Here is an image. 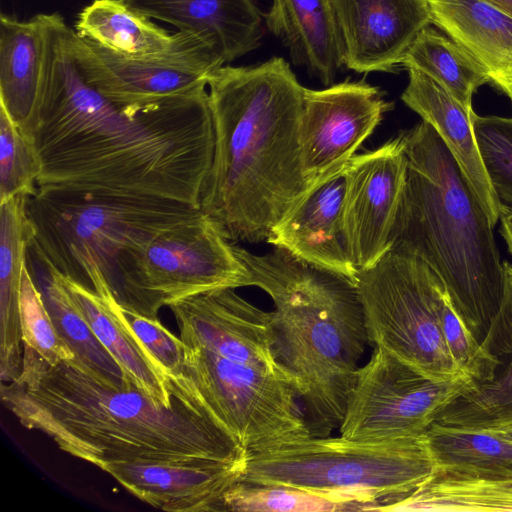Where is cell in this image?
I'll use <instances>...</instances> for the list:
<instances>
[{
	"instance_id": "3",
	"label": "cell",
	"mask_w": 512,
	"mask_h": 512,
	"mask_svg": "<svg viewBox=\"0 0 512 512\" xmlns=\"http://www.w3.org/2000/svg\"><path fill=\"white\" fill-rule=\"evenodd\" d=\"M207 87L215 141L200 210L233 242L267 241L312 184L299 142L305 87L281 57L223 65Z\"/></svg>"
},
{
	"instance_id": "15",
	"label": "cell",
	"mask_w": 512,
	"mask_h": 512,
	"mask_svg": "<svg viewBox=\"0 0 512 512\" xmlns=\"http://www.w3.org/2000/svg\"><path fill=\"white\" fill-rule=\"evenodd\" d=\"M169 307L188 347H202L228 360L293 379L277 355L272 313L254 306L234 289L194 295Z\"/></svg>"
},
{
	"instance_id": "14",
	"label": "cell",
	"mask_w": 512,
	"mask_h": 512,
	"mask_svg": "<svg viewBox=\"0 0 512 512\" xmlns=\"http://www.w3.org/2000/svg\"><path fill=\"white\" fill-rule=\"evenodd\" d=\"M406 175L402 133L347 162L344 226L358 271L373 266L389 251Z\"/></svg>"
},
{
	"instance_id": "10",
	"label": "cell",
	"mask_w": 512,
	"mask_h": 512,
	"mask_svg": "<svg viewBox=\"0 0 512 512\" xmlns=\"http://www.w3.org/2000/svg\"><path fill=\"white\" fill-rule=\"evenodd\" d=\"M217 423L248 453L312 436L295 381L188 347L183 369Z\"/></svg>"
},
{
	"instance_id": "19",
	"label": "cell",
	"mask_w": 512,
	"mask_h": 512,
	"mask_svg": "<svg viewBox=\"0 0 512 512\" xmlns=\"http://www.w3.org/2000/svg\"><path fill=\"white\" fill-rule=\"evenodd\" d=\"M503 270L501 304L479 344L469 373L472 386L450 401L435 423L486 429L512 417V264L504 261Z\"/></svg>"
},
{
	"instance_id": "27",
	"label": "cell",
	"mask_w": 512,
	"mask_h": 512,
	"mask_svg": "<svg viewBox=\"0 0 512 512\" xmlns=\"http://www.w3.org/2000/svg\"><path fill=\"white\" fill-rule=\"evenodd\" d=\"M374 511H512V473L434 470L415 490L379 502Z\"/></svg>"
},
{
	"instance_id": "12",
	"label": "cell",
	"mask_w": 512,
	"mask_h": 512,
	"mask_svg": "<svg viewBox=\"0 0 512 512\" xmlns=\"http://www.w3.org/2000/svg\"><path fill=\"white\" fill-rule=\"evenodd\" d=\"M179 32L163 53L128 57L68 31V45L85 81L120 107L141 106L206 88L210 76L225 65L202 38Z\"/></svg>"
},
{
	"instance_id": "30",
	"label": "cell",
	"mask_w": 512,
	"mask_h": 512,
	"mask_svg": "<svg viewBox=\"0 0 512 512\" xmlns=\"http://www.w3.org/2000/svg\"><path fill=\"white\" fill-rule=\"evenodd\" d=\"M42 265L46 269L40 289L43 300L60 337L74 353V360L115 385L131 381L76 307L60 274L52 266Z\"/></svg>"
},
{
	"instance_id": "7",
	"label": "cell",
	"mask_w": 512,
	"mask_h": 512,
	"mask_svg": "<svg viewBox=\"0 0 512 512\" xmlns=\"http://www.w3.org/2000/svg\"><path fill=\"white\" fill-rule=\"evenodd\" d=\"M434 470L424 435L391 442L330 435L248 453L242 479L318 492L353 511H370L378 501L415 490Z\"/></svg>"
},
{
	"instance_id": "36",
	"label": "cell",
	"mask_w": 512,
	"mask_h": 512,
	"mask_svg": "<svg viewBox=\"0 0 512 512\" xmlns=\"http://www.w3.org/2000/svg\"><path fill=\"white\" fill-rule=\"evenodd\" d=\"M123 319L144 348L168 376L183 375L188 346L166 329L158 319H151L121 307Z\"/></svg>"
},
{
	"instance_id": "6",
	"label": "cell",
	"mask_w": 512,
	"mask_h": 512,
	"mask_svg": "<svg viewBox=\"0 0 512 512\" xmlns=\"http://www.w3.org/2000/svg\"><path fill=\"white\" fill-rule=\"evenodd\" d=\"M200 209L158 198L38 192L29 198L32 249L40 263L104 297L113 294L120 254L181 224Z\"/></svg>"
},
{
	"instance_id": "25",
	"label": "cell",
	"mask_w": 512,
	"mask_h": 512,
	"mask_svg": "<svg viewBox=\"0 0 512 512\" xmlns=\"http://www.w3.org/2000/svg\"><path fill=\"white\" fill-rule=\"evenodd\" d=\"M29 198L15 196L0 204V379L15 380L22 370L19 295L26 254L34 238Z\"/></svg>"
},
{
	"instance_id": "21",
	"label": "cell",
	"mask_w": 512,
	"mask_h": 512,
	"mask_svg": "<svg viewBox=\"0 0 512 512\" xmlns=\"http://www.w3.org/2000/svg\"><path fill=\"white\" fill-rule=\"evenodd\" d=\"M150 19L196 35L224 63L257 48L263 36L261 15L252 0H124Z\"/></svg>"
},
{
	"instance_id": "34",
	"label": "cell",
	"mask_w": 512,
	"mask_h": 512,
	"mask_svg": "<svg viewBox=\"0 0 512 512\" xmlns=\"http://www.w3.org/2000/svg\"><path fill=\"white\" fill-rule=\"evenodd\" d=\"M19 307L23 345L36 351L51 365L75 359L60 337L26 264L22 270Z\"/></svg>"
},
{
	"instance_id": "9",
	"label": "cell",
	"mask_w": 512,
	"mask_h": 512,
	"mask_svg": "<svg viewBox=\"0 0 512 512\" xmlns=\"http://www.w3.org/2000/svg\"><path fill=\"white\" fill-rule=\"evenodd\" d=\"M356 286L370 343L436 380L465 374L451 358L441 330L448 292L426 263L388 251L358 271Z\"/></svg>"
},
{
	"instance_id": "11",
	"label": "cell",
	"mask_w": 512,
	"mask_h": 512,
	"mask_svg": "<svg viewBox=\"0 0 512 512\" xmlns=\"http://www.w3.org/2000/svg\"><path fill=\"white\" fill-rule=\"evenodd\" d=\"M471 386L466 374L436 380L375 346L358 370L340 435L363 442L423 436L438 413Z\"/></svg>"
},
{
	"instance_id": "35",
	"label": "cell",
	"mask_w": 512,
	"mask_h": 512,
	"mask_svg": "<svg viewBox=\"0 0 512 512\" xmlns=\"http://www.w3.org/2000/svg\"><path fill=\"white\" fill-rule=\"evenodd\" d=\"M473 129L491 187L501 207L512 209V117L475 113Z\"/></svg>"
},
{
	"instance_id": "23",
	"label": "cell",
	"mask_w": 512,
	"mask_h": 512,
	"mask_svg": "<svg viewBox=\"0 0 512 512\" xmlns=\"http://www.w3.org/2000/svg\"><path fill=\"white\" fill-rule=\"evenodd\" d=\"M60 276L76 307L128 379L166 405L191 386L185 375L168 376L161 369L123 319L114 296H100Z\"/></svg>"
},
{
	"instance_id": "18",
	"label": "cell",
	"mask_w": 512,
	"mask_h": 512,
	"mask_svg": "<svg viewBox=\"0 0 512 512\" xmlns=\"http://www.w3.org/2000/svg\"><path fill=\"white\" fill-rule=\"evenodd\" d=\"M347 162L315 180L274 227L267 242L356 282L358 269L343 214Z\"/></svg>"
},
{
	"instance_id": "4",
	"label": "cell",
	"mask_w": 512,
	"mask_h": 512,
	"mask_svg": "<svg viewBox=\"0 0 512 512\" xmlns=\"http://www.w3.org/2000/svg\"><path fill=\"white\" fill-rule=\"evenodd\" d=\"M248 286L274 306L280 363L293 377L312 436L339 429L370 343L356 282L275 247L256 255L235 244Z\"/></svg>"
},
{
	"instance_id": "2",
	"label": "cell",
	"mask_w": 512,
	"mask_h": 512,
	"mask_svg": "<svg viewBox=\"0 0 512 512\" xmlns=\"http://www.w3.org/2000/svg\"><path fill=\"white\" fill-rule=\"evenodd\" d=\"M0 397L22 426L102 470L118 463L248 454L213 418L192 383L166 405L132 381L115 385L75 360L51 365L23 345L21 373L1 383Z\"/></svg>"
},
{
	"instance_id": "39",
	"label": "cell",
	"mask_w": 512,
	"mask_h": 512,
	"mask_svg": "<svg viewBox=\"0 0 512 512\" xmlns=\"http://www.w3.org/2000/svg\"><path fill=\"white\" fill-rule=\"evenodd\" d=\"M483 430H489L512 443V417Z\"/></svg>"
},
{
	"instance_id": "24",
	"label": "cell",
	"mask_w": 512,
	"mask_h": 512,
	"mask_svg": "<svg viewBox=\"0 0 512 512\" xmlns=\"http://www.w3.org/2000/svg\"><path fill=\"white\" fill-rule=\"evenodd\" d=\"M265 20L297 65L325 85L333 82L344 65V46L331 0H272Z\"/></svg>"
},
{
	"instance_id": "32",
	"label": "cell",
	"mask_w": 512,
	"mask_h": 512,
	"mask_svg": "<svg viewBox=\"0 0 512 512\" xmlns=\"http://www.w3.org/2000/svg\"><path fill=\"white\" fill-rule=\"evenodd\" d=\"M219 511L332 512L353 508L326 494L241 479L224 493Z\"/></svg>"
},
{
	"instance_id": "26",
	"label": "cell",
	"mask_w": 512,
	"mask_h": 512,
	"mask_svg": "<svg viewBox=\"0 0 512 512\" xmlns=\"http://www.w3.org/2000/svg\"><path fill=\"white\" fill-rule=\"evenodd\" d=\"M45 13L27 21L0 15V105L25 131L34 114L45 69Z\"/></svg>"
},
{
	"instance_id": "17",
	"label": "cell",
	"mask_w": 512,
	"mask_h": 512,
	"mask_svg": "<svg viewBox=\"0 0 512 512\" xmlns=\"http://www.w3.org/2000/svg\"><path fill=\"white\" fill-rule=\"evenodd\" d=\"M247 455L231 460L118 463L103 471L155 508L170 512H216L224 493L243 478Z\"/></svg>"
},
{
	"instance_id": "29",
	"label": "cell",
	"mask_w": 512,
	"mask_h": 512,
	"mask_svg": "<svg viewBox=\"0 0 512 512\" xmlns=\"http://www.w3.org/2000/svg\"><path fill=\"white\" fill-rule=\"evenodd\" d=\"M435 470L511 474L512 443L489 430L433 422L424 434Z\"/></svg>"
},
{
	"instance_id": "5",
	"label": "cell",
	"mask_w": 512,
	"mask_h": 512,
	"mask_svg": "<svg viewBox=\"0 0 512 512\" xmlns=\"http://www.w3.org/2000/svg\"><path fill=\"white\" fill-rule=\"evenodd\" d=\"M407 175L389 251L426 263L480 344L498 312L504 270L492 225L457 161L427 122L402 133Z\"/></svg>"
},
{
	"instance_id": "1",
	"label": "cell",
	"mask_w": 512,
	"mask_h": 512,
	"mask_svg": "<svg viewBox=\"0 0 512 512\" xmlns=\"http://www.w3.org/2000/svg\"><path fill=\"white\" fill-rule=\"evenodd\" d=\"M45 19L43 82L24 131L40 164L38 192L149 197L200 209L215 141L206 88L115 105L81 76L63 16Z\"/></svg>"
},
{
	"instance_id": "20",
	"label": "cell",
	"mask_w": 512,
	"mask_h": 512,
	"mask_svg": "<svg viewBox=\"0 0 512 512\" xmlns=\"http://www.w3.org/2000/svg\"><path fill=\"white\" fill-rule=\"evenodd\" d=\"M409 82L402 101L429 123L457 161L473 192L494 227L501 205L491 187L478 150L474 110L463 106L440 82L415 69L407 68Z\"/></svg>"
},
{
	"instance_id": "40",
	"label": "cell",
	"mask_w": 512,
	"mask_h": 512,
	"mask_svg": "<svg viewBox=\"0 0 512 512\" xmlns=\"http://www.w3.org/2000/svg\"><path fill=\"white\" fill-rule=\"evenodd\" d=\"M512 16V0H488Z\"/></svg>"
},
{
	"instance_id": "33",
	"label": "cell",
	"mask_w": 512,
	"mask_h": 512,
	"mask_svg": "<svg viewBox=\"0 0 512 512\" xmlns=\"http://www.w3.org/2000/svg\"><path fill=\"white\" fill-rule=\"evenodd\" d=\"M40 164L29 138L0 105V204L38 193Z\"/></svg>"
},
{
	"instance_id": "38",
	"label": "cell",
	"mask_w": 512,
	"mask_h": 512,
	"mask_svg": "<svg viewBox=\"0 0 512 512\" xmlns=\"http://www.w3.org/2000/svg\"><path fill=\"white\" fill-rule=\"evenodd\" d=\"M499 220L501 222L500 233L506 242L510 255L512 256V209L501 207Z\"/></svg>"
},
{
	"instance_id": "8",
	"label": "cell",
	"mask_w": 512,
	"mask_h": 512,
	"mask_svg": "<svg viewBox=\"0 0 512 512\" xmlns=\"http://www.w3.org/2000/svg\"><path fill=\"white\" fill-rule=\"evenodd\" d=\"M248 286V271L220 224L199 211L124 250L113 290L119 305L151 319L164 306L220 289Z\"/></svg>"
},
{
	"instance_id": "31",
	"label": "cell",
	"mask_w": 512,
	"mask_h": 512,
	"mask_svg": "<svg viewBox=\"0 0 512 512\" xmlns=\"http://www.w3.org/2000/svg\"><path fill=\"white\" fill-rule=\"evenodd\" d=\"M401 66L418 69L444 85L467 109L488 79L472 58L446 34L425 27L407 50Z\"/></svg>"
},
{
	"instance_id": "13",
	"label": "cell",
	"mask_w": 512,
	"mask_h": 512,
	"mask_svg": "<svg viewBox=\"0 0 512 512\" xmlns=\"http://www.w3.org/2000/svg\"><path fill=\"white\" fill-rule=\"evenodd\" d=\"M389 109L379 88L364 80L304 88L299 142L308 181L349 161Z\"/></svg>"
},
{
	"instance_id": "28",
	"label": "cell",
	"mask_w": 512,
	"mask_h": 512,
	"mask_svg": "<svg viewBox=\"0 0 512 512\" xmlns=\"http://www.w3.org/2000/svg\"><path fill=\"white\" fill-rule=\"evenodd\" d=\"M74 30L81 38L128 57L169 50L179 32L170 34L124 0H94L78 15Z\"/></svg>"
},
{
	"instance_id": "37",
	"label": "cell",
	"mask_w": 512,
	"mask_h": 512,
	"mask_svg": "<svg viewBox=\"0 0 512 512\" xmlns=\"http://www.w3.org/2000/svg\"><path fill=\"white\" fill-rule=\"evenodd\" d=\"M441 330L449 354L458 368L469 376L477 354L479 343L454 309L448 293L441 309Z\"/></svg>"
},
{
	"instance_id": "22",
	"label": "cell",
	"mask_w": 512,
	"mask_h": 512,
	"mask_svg": "<svg viewBox=\"0 0 512 512\" xmlns=\"http://www.w3.org/2000/svg\"><path fill=\"white\" fill-rule=\"evenodd\" d=\"M432 24L512 103V16L488 0H428Z\"/></svg>"
},
{
	"instance_id": "16",
	"label": "cell",
	"mask_w": 512,
	"mask_h": 512,
	"mask_svg": "<svg viewBox=\"0 0 512 512\" xmlns=\"http://www.w3.org/2000/svg\"><path fill=\"white\" fill-rule=\"evenodd\" d=\"M355 72H394L418 34L432 24L428 0H331Z\"/></svg>"
}]
</instances>
